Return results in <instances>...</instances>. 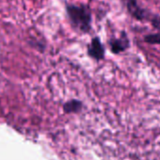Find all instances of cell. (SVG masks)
Returning <instances> with one entry per match:
<instances>
[{"mask_svg":"<svg viewBox=\"0 0 160 160\" xmlns=\"http://www.w3.org/2000/svg\"><path fill=\"white\" fill-rule=\"evenodd\" d=\"M66 12L71 26L83 34L92 29V11L85 4H66Z\"/></svg>","mask_w":160,"mask_h":160,"instance_id":"cell-1","label":"cell"},{"mask_svg":"<svg viewBox=\"0 0 160 160\" xmlns=\"http://www.w3.org/2000/svg\"><path fill=\"white\" fill-rule=\"evenodd\" d=\"M122 1L126 6L128 12L132 18H134L139 22L148 21L151 13L147 9L142 8L138 4L137 0H122Z\"/></svg>","mask_w":160,"mask_h":160,"instance_id":"cell-2","label":"cell"},{"mask_svg":"<svg viewBox=\"0 0 160 160\" xmlns=\"http://www.w3.org/2000/svg\"><path fill=\"white\" fill-rule=\"evenodd\" d=\"M110 50L112 53L114 54H119L121 52H126L129 46H130V41L129 38L125 31L121 32L120 38H112L108 41Z\"/></svg>","mask_w":160,"mask_h":160,"instance_id":"cell-3","label":"cell"},{"mask_svg":"<svg viewBox=\"0 0 160 160\" xmlns=\"http://www.w3.org/2000/svg\"><path fill=\"white\" fill-rule=\"evenodd\" d=\"M87 54L97 61H100L104 58L105 48L98 37H95L91 39L87 46Z\"/></svg>","mask_w":160,"mask_h":160,"instance_id":"cell-4","label":"cell"},{"mask_svg":"<svg viewBox=\"0 0 160 160\" xmlns=\"http://www.w3.org/2000/svg\"><path fill=\"white\" fill-rule=\"evenodd\" d=\"M82 104L81 101L76 100V99H72L68 102H67L64 105V111L67 113H73V112H78L82 110Z\"/></svg>","mask_w":160,"mask_h":160,"instance_id":"cell-5","label":"cell"},{"mask_svg":"<svg viewBox=\"0 0 160 160\" xmlns=\"http://www.w3.org/2000/svg\"><path fill=\"white\" fill-rule=\"evenodd\" d=\"M143 40L152 45H160V33H154V34H148L144 36Z\"/></svg>","mask_w":160,"mask_h":160,"instance_id":"cell-6","label":"cell"},{"mask_svg":"<svg viewBox=\"0 0 160 160\" xmlns=\"http://www.w3.org/2000/svg\"><path fill=\"white\" fill-rule=\"evenodd\" d=\"M148 21L151 22L152 26H153L154 28H156V29L158 31V33H160V16L159 15L151 13V15H150V17H149Z\"/></svg>","mask_w":160,"mask_h":160,"instance_id":"cell-7","label":"cell"}]
</instances>
